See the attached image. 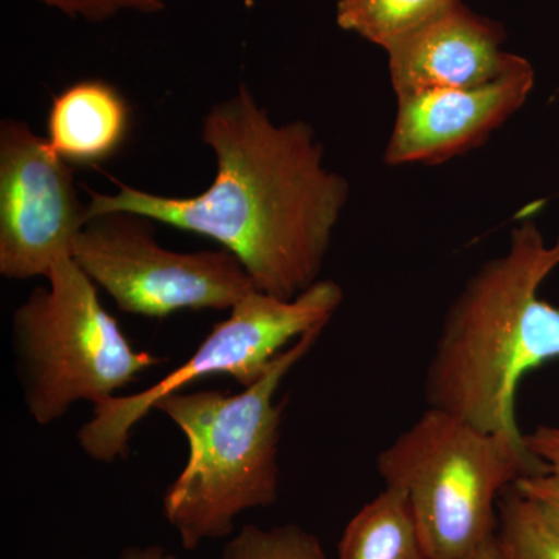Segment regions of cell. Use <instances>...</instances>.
Instances as JSON below:
<instances>
[{
    "label": "cell",
    "instance_id": "obj_1",
    "mask_svg": "<svg viewBox=\"0 0 559 559\" xmlns=\"http://www.w3.org/2000/svg\"><path fill=\"white\" fill-rule=\"evenodd\" d=\"M201 139L216 160L204 193L162 197L124 183L117 193L87 190L86 223L130 212L202 235L237 257L257 290L296 299L320 280L347 179L325 168L310 123H274L245 83L205 114Z\"/></svg>",
    "mask_w": 559,
    "mask_h": 559
},
{
    "label": "cell",
    "instance_id": "obj_19",
    "mask_svg": "<svg viewBox=\"0 0 559 559\" xmlns=\"http://www.w3.org/2000/svg\"><path fill=\"white\" fill-rule=\"evenodd\" d=\"M87 559V558H79ZM119 559H179L165 547L151 544V546H132L121 551Z\"/></svg>",
    "mask_w": 559,
    "mask_h": 559
},
{
    "label": "cell",
    "instance_id": "obj_9",
    "mask_svg": "<svg viewBox=\"0 0 559 559\" xmlns=\"http://www.w3.org/2000/svg\"><path fill=\"white\" fill-rule=\"evenodd\" d=\"M535 70L513 55L498 79L476 87L433 90L399 98L385 164H443L484 145L527 102Z\"/></svg>",
    "mask_w": 559,
    "mask_h": 559
},
{
    "label": "cell",
    "instance_id": "obj_20",
    "mask_svg": "<svg viewBox=\"0 0 559 559\" xmlns=\"http://www.w3.org/2000/svg\"><path fill=\"white\" fill-rule=\"evenodd\" d=\"M474 559H509L507 558V555L503 554L502 547H500L498 535L491 536L487 540V543L484 544V546L480 547V550L477 551L476 557Z\"/></svg>",
    "mask_w": 559,
    "mask_h": 559
},
{
    "label": "cell",
    "instance_id": "obj_4",
    "mask_svg": "<svg viewBox=\"0 0 559 559\" xmlns=\"http://www.w3.org/2000/svg\"><path fill=\"white\" fill-rule=\"evenodd\" d=\"M377 469L409 498L430 559H474L498 532L502 492L549 473L524 436L485 432L432 407L380 452Z\"/></svg>",
    "mask_w": 559,
    "mask_h": 559
},
{
    "label": "cell",
    "instance_id": "obj_3",
    "mask_svg": "<svg viewBox=\"0 0 559 559\" xmlns=\"http://www.w3.org/2000/svg\"><path fill=\"white\" fill-rule=\"evenodd\" d=\"M325 326L308 331L272 360L259 381L235 395L178 392L154 406L189 443V457L164 495V516L183 549L226 538L245 511L277 502L278 444L286 401L275 403L290 370L318 344Z\"/></svg>",
    "mask_w": 559,
    "mask_h": 559
},
{
    "label": "cell",
    "instance_id": "obj_7",
    "mask_svg": "<svg viewBox=\"0 0 559 559\" xmlns=\"http://www.w3.org/2000/svg\"><path fill=\"white\" fill-rule=\"evenodd\" d=\"M154 221L130 212L92 216L72 259L127 314L164 319L180 311L231 310L255 290L229 250L175 252L157 242Z\"/></svg>",
    "mask_w": 559,
    "mask_h": 559
},
{
    "label": "cell",
    "instance_id": "obj_16",
    "mask_svg": "<svg viewBox=\"0 0 559 559\" xmlns=\"http://www.w3.org/2000/svg\"><path fill=\"white\" fill-rule=\"evenodd\" d=\"M50 9L60 10L66 16L90 22H105L121 11L159 13L165 10V0H39Z\"/></svg>",
    "mask_w": 559,
    "mask_h": 559
},
{
    "label": "cell",
    "instance_id": "obj_2",
    "mask_svg": "<svg viewBox=\"0 0 559 559\" xmlns=\"http://www.w3.org/2000/svg\"><path fill=\"white\" fill-rule=\"evenodd\" d=\"M559 266V234L546 242L535 221L511 231L506 253L471 275L444 314L425 378L428 407L485 432L522 437V378L559 358V308L539 288Z\"/></svg>",
    "mask_w": 559,
    "mask_h": 559
},
{
    "label": "cell",
    "instance_id": "obj_5",
    "mask_svg": "<svg viewBox=\"0 0 559 559\" xmlns=\"http://www.w3.org/2000/svg\"><path fill=\"white\" fill-rule=\"evenodd\" d=\"M47 280L49 288L33 290L11 325L22 400L39 426L58 421L79 401L112 399L164 360L132 347L72 257L58 261Z\"/></svg>",
    "mask_w": 559,
    "mask_h": 559
},
{
    "label": "cell",
    "instance_id": "obj_15",
    "mask_svg": "<svg viewBox=\"0 0 559 559\" xmlns=\"http://www.w3.org/2000/svg\"><path fill=\"white\" fill-rule=\"evenodd\" d=\"M221 559H326V555L318 536L300 525H246L226 544Z\"/></svg>",
    "mask_w": 559,
    "mask_h": 559
},
{
    "label": "cell",
    "instance_id": "obj_12",
    "mask_svg": "<svg viewBox=\"0 0 559 559\" xmlns=\"http://www.w3.org/2000/svg\"><path fill=\"white\" fill-rule=\"evenodd\" d=\"M337 559H430L403 489L384 487L348 521Z\"/></svg>",
    "mask_w": 559,
    "mask_h": 559
},
{
    "label": "cell",
    "instance_id": "obj_11",
    "mask_svg": "<svg viewBox=\"0 0 559 559\" xmlns=\"http://www.w3.org/2000/svg\"><path fill=\"white\" fill-rule=\"evenodd\" d=\"M130 128L123 94L108 81L83 80L55 95L46 139L69 165L97 167L119 153Z\"/></svg>",
    "mask_w": 559,
    "mask_h": 559
},
{
    "label": "cell",
    "instance_id": "obj_8",
    "mask_svg": "<svg viewBox=\"0 0 559 559\" xmlns=\"http://www.w3.org/2000/svg\"><path fill=\"white\" fill-rule=\"evenodd\" d=\"M86 224L72 165L25 121L0 124V275L49 278Z\"/></svg>",
    "mask_w": 559,
    "mask_h": 559
},
{
    "label": "cell",
    "instance_id": "obj_14",
    "mask_svg": "<svg viewBox=\"0 0 559 559\" xmlns=\"http://www.w3.org/2000/svg\"><path fill=\"white\" fill-rule=\"evenodd\" d=\"M498 540L509 559H559V535L513 487L499 499Z\"/></svg>",
    "mask_w": 559,
    "mask_h": 559
},
{
    "label": "cell",
    "instance_id": "obj_17",
    "mask_svg": "<svg viewBox=\"0 0 559 559\" xmlns=\"http://www.w3.org/2000/svg\"><path fill=\"white\" fill-rule=\"evenodd\" d=\"M514 488L536 507L544 521L559 535V477L551 473L535 474L514 484Z\"/></svg>",
    "mask_w": 559,
    "mask_h": 559
},
{
    "label": "cell",
    "instance_id": "obj_6",
    "mask_svg": "<svg viewBox=\"0 0 559 559\" xmlns=\"http://www.w3.org/2000/svg\"><path fill=\"white\" fill-rule=\"evenodd\" d=\"M342 301L344 290L333 280H319L289 300L252 290L231 308L229 318L213 326L197 352L170 373L132 395L92 404V418L76 436L81 450L95 462L112 463L127 457L132 430L160 400L219 374L234 378L242 389L249 388L263 377L290 341L329 325Z\"/></svg>",
    "mask_w": 559,
    "mask_h": 559
},
{
    "label": "cell",
    "instance_id": "obj_18",
    "mask_svg": "<svg viewBox=\"0 0 559 559\" xmlns=\"http://www.w3.org/2000/svg\"><path fill=\"white\" fill-rule=\"evenodd\" d=\"M528 451L547 466L549 473L559 477V428L538 426L533 432L524 433Z\"/></svg>",
    "mask_w": 559,
    "mask_h": 559
},
{
    "label": "cell",
    "instance_id": "obj_10",
    "mask_svg": "<svg viewBox=\"0 0 559 559\" xmlns=\"http://www.w3.org/2000/svg\"><path fill=\"white\" fill-rule=\"evenodd\" d=\"M506 32L454 0L432 20L390 47L396 97L433 90L476 87L498 79L513 53L500 50Z\"/></svg>",
    "mask_w": 559,
    "mask_h": 559
},
{
    "label": "cell",
    "instance_id": "obj_13",
    "mask_svg": "<svg viewBox=\"0 0 559 559\" xmlns=\"http://www.w3.org/2000/svg\"><path fill=\"white\" fill-rule=\"evenodd\" d=\"M454 0H340L337 24L385 51Z\"/></svg>",
    "mask_w": 559,
    "mask_h": 559
}]
</instances>
